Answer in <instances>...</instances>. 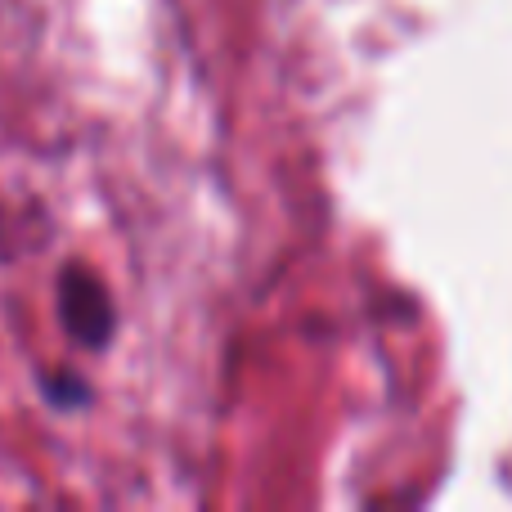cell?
I'll return each mask as SVG.
<instances>
[{
  "mask_svg": "<svg viewBox=\"0 0 512 512\" xmlns=\"http://www.w3.org/2000/svg\"><path fill=\"white\" fill-rule=\"evenodd\" d=\"M54 306H59V324L81 351H104L117 333V306L108 283L99 279L90 265L68 261L54 279Z\"/></svg>",
  "mask_w": 512,
  "mask_h": 512,
  "instance_id": "cell-1",
  "label": "cell"
},
{
  "mask_svg": "<svg viewBox=\"0 0 512 512\" xmlns=\"http://www.w3.org/2000/svg\"><path fill=\"white\" fill-rule=\"evenodd\" d=\"M41 396L50 400L54 409H86L90 405V382L72 369H59V373H41Z\"/></svg>",
  "mask_w": 512,
  "mask_h": 512,
  "instance_id": "cell-2",
  "label": "cell"
}]
</instances>
